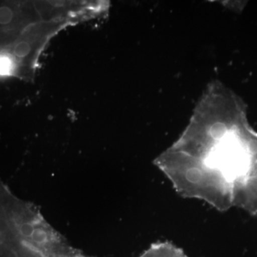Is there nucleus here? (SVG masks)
Returning a JSON list of instances; mask_svg holds the SVG:
<instances>
[{"mask_svg":"<svg viewBox=\"0 0 257 257\" xmlns=\"http://www.w3.org/2000/svg\"><path fill=\"white\" fill-rule=\"evenodd\" d=\"M50 224L0 179V257H46Z\"/></svg>","mask_w":257,"mask_h":257,"instance_id":"1","label":"nucleus"},{"mask_svg":"<svg viewBox=\"0 0 257 257\" xmlns=\"http://www.w3.org/2000/svg\"><path fill=\"white\" fill-rule=\"evenodd\" d=\"M144 257H174L173 255L171 254H160V253H150Z\"/></svg>","mask_w":257,"mask_h":257,"instance_id":"4","label":"nucleus"},{"mask_svg":"<svg viewBox=\"0 0 257 257\" xmlns=\"http://www.w3.org/2000/svg\"><path fill=\"white\" fill-rule=\"evenodd\" d=\"M187 180L192 183H197L202 178V172L197 168H191L187 170L186 174Z\"/></svg>","mask_w":257,"mask_h":257,"instance_id":"3","label":"nucleus"},{"mask_svg":"<svg viewBox=\"0 0 257 257\" xmlns=\"http://www.w3.org/2000/svg\"><path fill=\"white\" fill-rule=\"evenodd\" d=\"M227 132L226 125L221 122L216 123L211 126V135L214 140H221Z\"/></svg>","mask_w":257,"mask_h":257,"instance_id":"2","label":"nucleus"}]
</instances>
